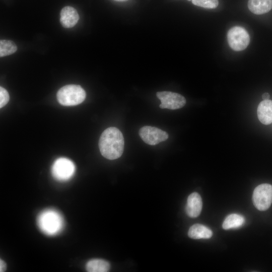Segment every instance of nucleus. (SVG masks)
<instances>
[{
    "label": "nucleus",
    "mask_w": 272,
    "mask_h": 272,
    "mask_svg": "<svg viewBox=\"0 0 272 272\" xmlns=\"http://www.w3.org/2000/svg\"><path fill=\"white\" fill-rule=\"evenodd\" d=\"M142 140L150 145H155L168 139V134L157 127L151 126H144L141 127L139 132Z\"/></svg>",
    "instance_id": "obj_8"
},
{
    "label": "nucleus",
    "mask_w": 272,
    "mask_h": 272,
    "mask_svg": "<svg viewBox=\"0 0 272 272\" xmlns=\"http://www.w3.org/2000/svg\"><path fill=\"white\" fill-rule=\"evenodd\" d=\"M187 1H191V0H187Z\"/></svg>",
    "instance_id": "obj_22"
},
{
    "label": "nucleus",
    "mask_w": 272,
    "mask_h": 272,
    "mask_svg": "<svg viewBox=\"0 0 272 272\" xmlns=\"http://www.w3.org/2000/svg\"><path fill=\"white\" fill-rule=\"evenodd\" d=\"M257 113L259 120L262 124L268 125L272 123V101L268 99L260 102Z\"/></svg>",
    "instance_id": "obj_11"
},
{
    "label": "nucleus",
    "mask_w": 272,
    "mask_h": 272,
    "mask_svg": "<svg viewBox=\"0 0 272 272\" xmlns=\"http://www.w3.org/2000/svg\"><path fill=\"white\" fill-rule=\"evenodd\" d=\"M245 222L244 218L241 215L232 214L225 219L222 227L225 230L237 228L241 226Z\"/></svg>",
    "instance_id": "obj_15"
},
{
    "label": "nucleus",
    "mask_w": 272,
    "mask_h": 272,
    "mask_svg": "<svg viewBox=\"0 0 272 272\" xmlns=\"http://www.w3.org/2000/svg\"><path fill=\"white\" fill-rule=\"evenodd\" d=\"M252 200L257 210H267L272 203V185L263 183L256 186L253 192Z\"/></svg>",
    "instance_id": "obj_6"
},
{
    "label": "nucleus",
    "mask_w": 272,
    "mask_h": 272,
    "mask_svg": "<svg viewBox=\"0 0 272 272\" xmlns=\"http://www.w3.org/2000/svg\"><path fill=\"white\" fill-rule=\"evenodd\" d=\"M6 270V264L4 260H0V271L4 272Z\"/></svg>",
    "instance_id": "obj_19"
},
{
    "label": "nucleus",
    "mask_w": 272,
    "mask_h": 272,
    "mask_svg": "<svg viewBox=\"0 0 272 272\" xmlns=\"http://www.w3.org/2000/svg\"><path fill=\"white\" fill-rule=\"evenodd\" d=\"M17 50L15 43L9 40H1L0 56L4 57L15 53Z\"/></svg>",
    "instance_id": "obj_16"
},
{
    "label": "nucleus",
    "mask_w": 272,
    "mask_h": 272,
    "mask_svg": "<svg viewBox=\"0 0 272 272\" xmlns=\"http://www.w3.org/2000/svg\"><path fill=\"white\" fill-rule=\"evenodd\" d=\"M37 224L43 233L49 236H53L62 231L64 226V221L58 212L53 209H48L39 214Z\"/></svg>",
    "instance_id": "obj_2"
},
{
    "label": "nucleus",
    "mask_w": 272,
    "mask_h": 272,
    "mask_svg": "<svg viewBox=\"0 0 272 272\" xmlns=\"http://www.w3.org/2000/svg\"><path fill=\"white\" fill-rule=\"evenodd\" d=\"M10 99L9 94L8 91L3 87H0V108L5 106Z\"/></svg>",
    "instance_id": "obj_18"
},
{
    "label": "nucleus",
    "mask_w": 272,
    "mask_h": 272,
    "mask_svg": "<svg viewBox=\"0 0 272 272\" xmlns=\"http://www.w3.org/2000/svg\"><path fill=\"white\" fill-rule=\"evenodd\" d=\"M115 1H125V0H115Z\"/></svg>",
    "instance_id": "obj_21"
},
{
    "label": "nucleus",
    "mask_w": 272,
    "mask_h": 272,
    "mask_svg": "<svg viewBox=\"0 0 272 272\" xmlns=\"http://www.w3.org/2000/svg\"><path fill=\"white\" fill-rule=\"evenodd\" d=\"M191 2L195 6L207 9H215L219 5L218 0H191Z\"/></svg>",
    "instance_id": "obj_17"
},
{
    "label": "nucleus",
    "mask_w": 272,
    "mask_h": 272,
    "mask_svg": "<svg viewBox=\"0 0 272 272\" xmlns=\"http://www.w3.org/2000/svg\"><path fill=\"white\" fill-rule=\"evenodd\" d=\"M156 96L161 101L159 107L175 110L183 107L186 104L185 98L181 94L170 91L158 92Z\"/></svg>",
    "instance_id": "obj_7"
},
{
    "label": "nucleus",
    "mask_w": 272,
    "mask_h": 272,
    "mask_svg": "<svg viewBox=\"0 0 272 272\" xmlns=\"http://www.w3.org/2000/svg\"><path fill=\"white\" fill-rule=\"evenodd\" d=\"M86 270L89 272H107L110 268V263L102 259H93L86 264Z\"/></svg>",
    "instance_id": "obj_14"
},
{
    "label": "nucleus",
    "mask_w": 272,
    "mask_h": 272,
    "mask_svg": "<svg viewBox=\"0 0 272 272\" xmlns=\"http://www.w3.org/2000/svg\"><path fill=\"white\" fill-rule=\"evenodd\" d=\"M124 145L123 134L115 127L105 129L99 140V148L101 155L109 160H115L120 157L124 150Z\"/></svg>",
    "instance_id": "obj_1"
},
{
    "label": "nucleus",
    "mask_w": 272,
    "mask_h": 272,
    "mask_svg": "<svg viewBox=\"0 0 272 272\" xmlns=\"http://www.w3.org/2000/svg\"><path fill=\"white\" fill-rule=\"evenodd\" d=\"M227 40L230 47L234 50L239 51L246 48L249 44L250 36L243 27L234 26L227 33Z\"/></svg>",
    "instance_id": "obj_4"
},
{
    "label": "nucleus",
    "mask_w": 272,
    "mask_h": 272,
    "mask_svg": "<svg viewBox=\"0 0 272 272\" xmlns=\"http://www.w3.org/2000/svg\"><path fill=\"white\" fill-rule=\"evenodd\" d=\"M79 20V14L73 7L66 6L61 10L60 13V22L63 27L72 28L77 23Z\"/></svg>",
    "instance_id": "obj_9"
},
{
    "label": "nucleus",
    "mask_w": 272,
    "mask_h": 272,
    "mask_svg": "<svg viewBox=\"0 0 272 272\" xmlns=\"http://www.w3.org/2000/svg\"><path fill=\"white\" fill-rule=\"evenodd\" d=\"M269 94L268 93H264L262 95L263 100H268L269 99Z\"/></svg>",
    "instance_id": "obj_20"
},
{
    "label": "nucleus",
    "mask_w": 272,
    "mask_h": 272,
    "mask_svg": "<svg viewBox=\"0 0 272 272\" xmlns=\"http://www.w3.org/2000/svg\"><path fill=\"white\" fill-rule=\"evenodd\" d=\"M76 167L74 163L70 159L61 157L57 159L51 167V174L56 180L67 181L75 174Z\"/></svg>",
    "instance_id": "obj_5"
},
{
    "label": "nucleus",
    "mask_w": 272,
    "mask_h": 272,
    "mask_svg": "<svg viewBox=\"0 0 272 272\" xmlns=\"http://www.w3.org/2000/svg\"><path fill=\"white\" fill-rule=\"evenodd\" d=\"M86 92L80 85H67L61 87L57 93L58 102L63 106H74L81 104L86 98Z\"/></svg>",
    "instance_id": "obj_3"
},
{
    "label": "nucleus",
    "mask_w": 272,
    "mask_h": 272,
    "mask_svg": "<svg viewBox=\"0 0 272 272\" xmlns=\"http://www.w3.org/2000/svg\"><path fill=\"white\" fill-rule=\"evenodd\" d=\"M202 200L197 192L191 193L188 197L185 211L187 215L191 218L198 217L202 209Z\"/></svg>",
    "instance_id": "obj_10"
},
{
    "label": "nucleus",
    "mask_w": 272,
    "mask_h": 272,
    "mask_svg": "<svg viewBox=\"0 0 272 272\" xmlns=\"http://www.w3.org/2000/svg\"><path fill=\"white\" fill-rule=\"evenodd\" d=\"M188 236L192 239H209L213 235L212 230L207 227L199 224L191 226L188 232Z\"/></svg>",
    "instance_id": "obj_13"
},
{
    "label": "nucleus",
    "mask_w": 272,
    "mask_h": 272,
    "mask_svg": "<svg viewBox=\"0 0 272 272\" xmlns=\"http://www.w3.org/2000/svg\"><path fill=\"white\" fill-rule=\"evenodd\" d=\"M248 8L253 14H263L272 9V0H248Z\"/></svg>",
    "instance_id": "obj_12"
}]
</instances>
